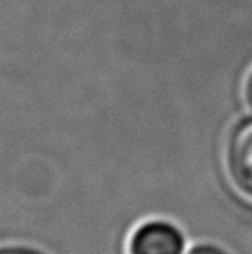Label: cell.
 <instances>
[{
    "instance_id": "cell-3",
    "label": "cell",
    "mask_w": 252,
    "mask_h": 254,
    "mask_svg": "<svg viewBox=\"0 0 252 254\" xmlns=\"http://www.w3.org/2000/svg\"><path fill=\"white\" fill-rule=\"evenodd\" d=\"M0 254H49L28 243H0Z\"/></svg>"
},
{
    "instance_id": "cell-1",
    "label": "cell",
    "mask_w": 252,
    "mask_h": 254,
    "mask_svg": "<svg viewBox=\"0 0 252 254\" xmlns=\"http://www.w3.org/2000/svg\"><path fill=\"white\" fill-rule=\"evenodd\" d=\"M224 169L234 190L252 202V115L232 127L224 145Z\"/></svg>"
},
{
    "instance_id": "cell-5",
    "label": "cell",
    "mask_w": 252,
    "mask_h": 254,
    "mask_svg": "<svg viewBox=\"0 0 252 254\" xmlns=\"http://www.w3.org/2000/svg\"><path fill=\"white\" fill-rule=\"evenodd\" d=\"M243 93H245V102L247 106L252 110V69L249 71L247 74V80H245V87H243Z\"/></svg>"
},
{
    "instance_id": "cell-2",
    "label": "cell",
    "mask_w": 252,
    "mask_h": 254,
    "mask_svg": "<svg viewBox=\"0 0 252 254\" xmlns=\"http://www.w3.org/2000/svg\"><path fill=\"white\" fill-rule=\"evenodd\" d=\"M126 254H186V236L173 221L147 219L130 232Z\"/></svg>"
},
{
    "instance_id": "cell-4",
    "label": "cell",
    "mask_w": 252,
    "mask_h": 254,
    "mask_svg": "<svg viewBox=\"0 0 252 254\" xmlns=\"http://www.w3.org/2000/svg\"><path fill=\"white\" fill-rule=\"evenodd\" d=\"M186 254H230L224 247H219L215 243H198L191 247Z\"/></svg>"
}]
</instances>
